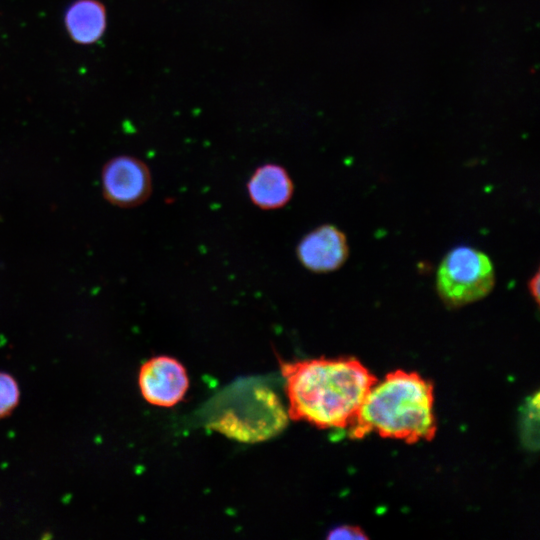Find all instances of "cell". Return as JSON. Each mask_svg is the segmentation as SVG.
Returning <instances> with one entry per match:
<instances>
[{
	"label": "cell",
	"mask_w": 540,
	"mask_h": 540,
	"mask_svg": "<svg viewBox=\"0 0 540 540\" xmlns=\"http://www.w3.org/2000/svg\"><path fill=\"white\" fill-rule=\"evenodd\" d=\"M102 189L113 205L131 208L144 203L152 192V177L140 159L122 155L109 160L102 170Z\"/></svg>",
	"instance_id": "5"
},
{
	"label": "cell",
	"mask_w": 540,
	"mask_h": 540,
	"mask_svg": "<svg viewBox=\"0 0 540 540\" xmlns=\"http://www.w3.org/2000/svg\"><path fill=\"white\" fill-rule=\"evenodd\" d=\"M433 384L415 372L392 371L371 387L353 424L352 439L370 433L412 444L430 441L437 430Z\"/></svg>",
	"instance_id": "2"
},
{
	"label": "cell",
	"mask_w": 540,
	"mask_h": 540,
	"mask_svg": "<svg viewBox=\"0 0 540 540\" xmlns=\"http://www.w3.org/2000/svg\"><path fill=\"white\" fill-rule=\"evenodd\" d=\"M538 410L539 395L537 393L525 406L522 419L524 442L530 448L537 446L538 443Z\"/></svg>",
	"instance_id": "11"
},
{
	"label": "cell",
	"mask_w": 540,
	"mask_h": 540,
	"mask_svg": "<svg viewBox=\"0 0 540 540\" xmlns=\"http://www.w3.org/2000/svg\"><path fill=\"white\" fill-rule=\"evenodd\" d=\"M539 279H540V274H539V271L537 270L536 273L528 280V283H527L528 291L537 305L539 304V284H540Z\"/></svg>",
	"instance_id": "13"
},
{
	"label": "cell",
	"mask_w": 540,
	"mask_h": 540,
	"mask_svg": "<svg viewBox=\"0 0 540 540\" xmlns=\"http://www.w3.org/2000/svg\"><path fill=\"white\" fill-rule=\"evenodd\" d=\"M64 22L69 36L78 44H92L106 28V10L98 0H77L66 10Z\"/></svg>",
	"instance_id": "9"
},
{
	"label": "cell",
	"mask_w": 540,
	"mask_h": 540,
	"mask_svg": "<svg viewBox=\"0 0 540 540\" xmlns=\"http://www.w3.org/2000/svg\"><path fill=\"white\" fill-rule=\"evenodd\" d=\"M495 284L490 258L469 246H457L442 259L436 274V289L443 303L461 307L486 297Z\"/></svg>",
	"instance_id": "4"
},
{
	"label": "cell",
	"mask_w": 540,
	"mask_h": 540,
	"mask_svg": "<svg viewBox=\"0 0 540 540\" xmlns=\"http://www.w3.org/2000/svg\"><path fill=\"white\" fill-rule=\"evenodd\" d=\"M328 540H367L365 532L353 525H342L331 529L327 535Z\"/></svg>",
	"instance_id": "12"
},
{
	"label": "cell",
	"mask_w": 540,
	"mask_h": 540,
	"mask_svg": "<svg viewBox=\"0 0 540 540\" xmlns=\"http://www.w3.org/2000/svg\"><path fill=\"white\" fill-rule=\"evenodd\" d=\"M138 385L148 403L173 407L184 398L189 378L185 367L178 360L161 355L149 359L141 366Z\"/></svg>",
	"instance_id": "6"
},
{
	"label": "cell",
	"mask_w": 540,
	"mask_h": 540,
	"mask_svg": "<svg viewBox=\"0 0 540 540\" xmlns=\"http://www.w3.org/2000/svg\"><path fill=\"white\" fill-rule=\"evenodd\" d=\"M19 386L10 374L0 371V419L8 416L18 405Z\"/></svg>",
	"instance_id": "10"
},
{
	"label": "cell",
	"mask_w": 540,
	"mask_h": 540,
	"mask_svg": "<svg viewBox=\"0 0 540 540\" xmlns=\"http://www.w3.org/2000/svg\"><path fill=\"white\" fill-rule=\"evenodd\" d=\"M296 255L303 267L314 273L339 269L347 260L349 247L346 235L331 224H323L302 237Z\"/></svg>",
	"instance_id": "7"
},
{
	"label": "cell",
	"mask_w": 540,
	"mask_h": 540,
	"mask_svg": "<svg viewBox=\"0 0 540 540\" xmlns=\"http://www.w3.org/2000/svg\"><path fill=\"white\" fill-rule=\"evenodd\" d=\"M243 388L223 397L208 420L211 429L242 442L263 441L281 432L288 414L277 394L260 383Z\"/></svg>",
	"instance_id": "3"
},
{
	"label": "cell",
	"mask_w": 540,
	"mask_h": 540,
	"mask_svg": "<svg viewBox=\"0 0 540 540\" xmlns=\"http://www.w3.org/2000/svg\"><path fill=\"white\" fill-rule=\"evenodd\" d=\"M287 414L321 429H348L377 382L356 358L281 361Z\"/></svg>",
	"instance_id": "1"
},
{
	"label": "cell",
	"mask_w": 540,
	"mask_h": 540,
	"mask_svg": "<svg viewBox=\"0 0 540 540\" xmlns=\"http://www.w3.org/2000/svg\"><path fill=\"white\" fill-rule=\"evenodd\" d=\"M246 187L251 202L262 210L284 207L294 192V184L287 170L274 163L257 167Z\"/></svg>",
	"instance_id": "8"
}]
</instances>
